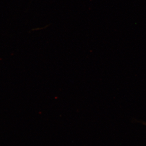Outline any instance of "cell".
<instances>
[{
  "mask_svg": "<svg viewBox=\"0 0 146 146\" xmlns=\"http://www.w3.org/2000/svg\"><path fill=\"white\" fill-rule=\"evenodd\" d=\"M142 124H143L144 125H146V123H145V122H142Z\"/></svg>",
  "mask_w": 146,
  "mask_h": 146,
  "instance_id": "cell-1",
  "label": "cell"
}]
</instances>
